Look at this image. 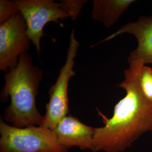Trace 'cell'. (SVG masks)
Here are the masks:
<instances>
[{"label": "cell", "instance_id": "obj_1", "mask_svg": "<svg viewBox=\"0 0 152 152\" xmlns=\"http://www.w3.org/2000/svg\"><path fill=\"white\" fill-rule=\"evenodd\" d=\"M129 64L124 80L118 85L126 95L115 105L110 118L100 113L104 126L95 128V152H123L144 134L152 131V101L145 96L139 82L145 64L141 60Z\"/></svg>", "mask_w": 152, "mask_h": 152}, {"label": "cell", "instance_id": "obj_2", "mask_svg": "<svg viewBox=\"0 0 152 152\" xmlns=\"http://www.w3.org/2000/svg\"><path fill=\"white\" fill-rule=\"evenodd\" d=\"M43 76L42 69L33 64L27 53L20 56L16 67L6 73L0 97L2 101L11 99L4 114L6 122L18 128L42 126L44 116L37 108L36 99Z\"/></svg>", "mask_w": 152, "mask_h": 152}, {"label": "cell", "instance_id": "obj_3", "mask_svg": "<svg viewBox=\"0 0 152 152\" xmlns=\"http://www.w3.org/2000/svg\"><path fill=\"white\" fill-rule=\"evenodd\" d=\"M0 152H66L53 131L42 126L18 128L0 121Z\"/></svg>", "mask_w": 152, "mask_h": 152}, {"label": "cell", "instance_id": "obj_4", "mask_svg": "<svg viewBox=\"0 0 152 152\" xmlns=\"http://www.w3.org/2000/svg\"><path fill=\"white\" fill-rule=\"evenodd\" d=\"M79 47L80 43L76 39L75 31L73 29L70 36L65 63L60 69L54 84L49 90V102L46 104V113L44 116L42 126L51 130H53L69 112L68 89L71 78L76 75L73 67Z\"/></svg>", "mask_w": 152, "mask_h": 152}, {"label": "cell", "instance_id": "obj_5", "mask_svg": "<svg viewBox=\"0 0 152 152\" xmlns=\"http://www.w3.org/2000/svg\"><path fill=\"white\" fill-rule=\"evenodd\" d=\"M32 41L27 26L19 12L0 24V70L6 73L18 65L20 56L27 53Z\"/></svg>", "mask_w": 152, "mask_h": 152}, {"label": "cell", "instance_id": "obj_6", "mask_svg": "<svg viewBox=\"0 0 152 152\" xmlns=\"http://www.w3.org/2000/svg\"><path fill=\"white\" fill-rule=\"evenodd\" d=\"M27 26V33L37 53L41 51V39L44 28L49 22H58L69 18L53 0L14 1Z\"/></svg>", "mask_w": 152, "mask_h": 152}, {"label": "cell", "instance_id": "obj_7", "mask_svg": "<svg viewBox=\"0 0 152 152\" xmlns=\"http://www.w3.org/2000/svg\"><path fill=\"white\" fill-rule=\"evenodd\" d=\"M125 33L135 36L137 42L136 49L132 51L129 55L128 63L136 60H141L145 65L152 64V15L140 16L137 20L129 22L122 26L117 31L91 47L110 41Z\"/></svg>", "mask_w": 152, "mask_h": 152}, {"label": "cell", "instance_id": "obj_8", "mask_svg": "<svg viewBox=\"0 0 152 152\" xmlns=\"http://www.w3.org/2000/svg\"><path fill=\"white\" fill-rule=\"evenodd\" d=\"M53 131L59 143L67 149L75 146L95 152V128L83 124L71 114L61 120Z\"/></svg>", "mask_w": 152, "mask_h": 152}, {"label": "cell", "instance_id": "obj_9", "mask_svg": "<svg viewBox=\"0 0 152 152\" xmlns=\"http://www.w3.org/2000/svg\"><path fill=\"white\" fill-rule=\"evenodd\" d=\"M135 2L134 0H94L91 18L102 23L105 28L111 27Z\"/></svg>", "mask_w": 152, "mask_h": 152}, {"label": "cell", "instance_id": "obj_10", "mask_svg": "<svg viewBox=\"0 0 152 152\" xmlns=\"http://www.w3.org/2000/svg\"><path fill=\"white\" fill-rule=\"evenodd\" d=\"M87 0H63L59 2L60 9L65 12L72 20H75Z\"/></svg>", "mask_w": 152, "mask_h": 152}, {"label": "cell", "instance_id": "obj_11", "mask_svg": "<svg viewBox=\"0 0 152 152\" xmlns=\"http://www.w3.org/2000/svg\"><path fill=\"white\" fill-rule=\"evenodd\" d=\"M140 86L145 96L152 101V68L144 65L139 77Z\"/></svg>", "mask_w": 152, "mask_h": 152}, {"label": "cell", "instance_id": "obj_12", "mask_svg": "<svg viewBox=\"0 0 152 152\" xmlns=\"http://www.w3.org/2000/svg\"><path fill=\"white\" fill-rule=\"evenodd\" d=\"M19 12L14 1H0V24Z\"/></svg>", "mask_w": 152, "mask_h": 152}]
</instances>
